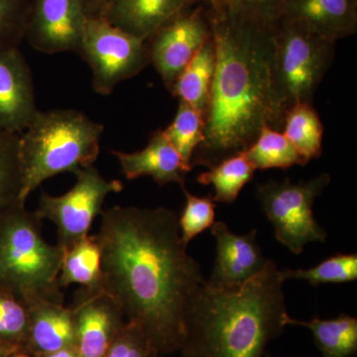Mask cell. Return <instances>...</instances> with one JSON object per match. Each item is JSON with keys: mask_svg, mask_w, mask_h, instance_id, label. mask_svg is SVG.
<instances>
[{"mask_svg": "<svg viewBox=\"0 0 357 357\" xmlns=\"http://www.w3.org/2000/svg\"><path fill=\"white\" fill-rule=\"evenodd\" d=\"M181 187L185 194V204L182 215L178 218V227L183 243L188 246L192 239L213 227L215 204L211 196L198 197L188 191L185 185Z\"/></svg>", "mask_w": 357, "mask_h": 357, "instance_id": "cell-29", "label": "cell"}, {"mask_svg": "<svg viewBox=\"0 0 357 357\" xmlns=\"http://www.w3.org/2000/svg\"><path fill=\"white\" fill-rule=\"evenodd\" d=\"M11 357H33L32 356H30V354H26V352L23 351H17L15 352V354H13Z\"/></svg>", "mask_w": 357, "mask_h": 357, "instance_id": "cell-36", "label": "cell"}, {"mask_svg": "<svg viewBox=\"0 0 357 357\" xmlns=\"http://www.w3.org/2000/svg\"><path fill=\"white\" fill-rule=\"evenodd\" d=\"M77 182L61 196L42 192L37 215L51 220L57 227V245L63 250L89 236L93 220L100 215L110 194L121 192L124 185L119 180H107L95 166L79 171Z\"/></svg>", "mask_w": 357, "mask_h": 357, "instance_id": "cell-9", "label": "cell"}, {"mask_svg": "<svg viewBox=\"0 0 357 357\" xmlns=\"http://www.w3.org/2000/svg\"><path fill=\"white\" fill-rule=\"evenodd\" d=\"M42 227L43 220L22 202L0 211V289L24 305L65 300L59 285L64 250L45 239Z\"/></svg>", "mask_w": 357, "mask_h": 357, "instance_id": "cell-5", "label": "cell"}, {"mask_svg": "<svg viewBox=\"0 0 357 357\" xmlns=\"http://www.w3.org/2000/svg\"><path fill=\"white\" fill-rule=\"evenodd\" d=\"M243 153L255 170L307 165L287 137L268 126H263L255 142Z\"/></svg>", "mask_w": 357, "mask_h": 357, "instance_id": "cell-24", "label": "cell"}, {"mask_svg": "<svg viewBox=\"0 0 357 357\" xmlns=\"http://www.w3.org/2000/svg\"><path fill=\"white\" fill-rule=\"evenodd\" d=\"M282 279L304 280L312 286L321 284H340L354 282L357 279L356 253H335L318 265L307 269L280 270Z\"/></svg>", "mask_w": 357, "mask_h": 357, "instance_id": "cell-27", "label": "cell"}, {"mask_svg": "<svg viewBox=\"0 0 357 357\" xmlns=\"http://www.w3.org/2000/svg\"><path fill=\"white\" fill-rule=\"evenodd\" d=\"M204 115L184 102H178L175 119L168 128L163 129L167 139L177 150L185 165L191 169L192 154L204 140Z\"/></svg>", "mask_w": 357, "mask_h": 357, "instance_id": "cell-25", "label": "cell"}, {"mask_svg": "<svg viewBox=\"0 0 357 357\" xmlns=\"http://www.w3.org/2000/svg\"><path fill=\"white\" fill-rule=\"evenodd\" d=\"M29 331L22 351L33 357L77 347L76 328L70 307L64 303L36 299L26 303Z\"/></svg>", "mask_w": 357, "mask_h": 357, "instance_id": "cell-17", "label": "cell"}, {"mask_svg": "<svg viewBox=\"0 0 357 357\" xmlns=\"http://www.w3.org/2000/svg\"><path fill=\"white\" fill-rule=\"evenodd\" d=\"M282 17L335 43L357 31V0H287Z\"/></svg>", "mask_w": 357, "mask_h": 357, "instance_id": "cell-16", "label": "cell"}, {"mask_svg": "<svg viewBox=\"0 0 357 357\" xmlns=\"http://www.w3.org/2000/svg\"><path fill=\"white\" fill-rule=\"evenodd\" d=\"M211 36L208 7L206 3H196L167 21L147 40L150 64L154 66L169 91Z\"/></svg>", "mask_w": 357, "mask_h": 357, "instance_id": "cell-10", "label": "cell"}, {"mask_svg": "<svg viewBox=\"0 0 357 357\" xmlns=\"http://www.w3.org/2000/svg\"><path fill=\"white\" fill-rule=\"evenodd\" d=\"M100 215L95 236L102 248L103 289L160 356L178 352L185 304L206 280L183 243L177 213L165 206H115Z\"/></svg>", "mask_w": 357, "mask_h": 357, "instance_id": "cell-1", "label": "cell"}, {"mask_svg": "<svg viewBox=\"0 0 357 357\" xmlns=\"http://www.w3.org/2000/svg\"><path fill=\"white\" fill-rule=\"evenodd\" d=\"M112 153L119 160L122 173L129 181L147 176L161 187L172 183L182 185L185 176L192 171L167 139L163 129L152 133L147 146L139 151L126 153L112 150Z\"/></svg>", "mask_w": 357, "mask_h": 357, "instance_id": "cell-15", "label": "cell"}, {"mask_svg": "<svg viewBox=\"0 0 357 357\" xmlns=\"http://www.w3.org/2000/svg\"><path fill=\"white\" fill-rule=\"evenodd\" d=\"M22 189L20 134L0 130V211L22 202Z\"/></svg>", "mask_w": 357, "mask_h": 357, "instance_id": "cell-26", "label": "cell"}, {"mask_svg": "<svg viewBox=\"0 0 357 357\" xmlns=\"http://www.w3.org/2000/svg\"><path fill=\"white\" fill-rule=\"evenodd\" d=\"M330 183V174L324 173L307 181L294 183L287 178L256 188V197L273 225L275 237L294 255H301L307 244L326 243V230L314 218L312 208Z\"/></svg>", "mask_w": 357, "mask_h": 357, "instance_id": "cell-7", "label": "cell"}, {"mask_svg": "<svg viewBox=\"0 0 357 357\" xmlns=\"http://www.w3.org/2000/svg\"><path fill=\"white\" fill-rule=\"evenodd\" d=\"M287 326H300L312 333L314 344L323 357H352L357 354V319L342 314L335 318L310 321L287 319Z\"/></svg>", "mask_w": 357, "mask_h": 357, "instance_id": "cell-21", "label": "cell"}, {"mask_svg": "<svg viewBox=\"0 0 357 357\" xmlns=\"http://www.w3.org/2000/svg\"><path fill=\"white\" fill-rule=\"evenodd\" d=\"M59 285L103 289L102 253L96 236H88L64 250Z\"/></svg>", "mask_w": 357, "mask_h": 357, "instance_id": "cell-20", "label": "cell"}, {"mask_svg": "<svg viewBox=\"0 0 357 357\" xmlns=\"http://www.w3.org/2000/svg\"><path fill=\"white\" fill-rule=\"evenodd\" d=\"M192 4L196 3L192 0H115L102 18L147 41L167 21Z\"/></svg>", "mask_w": 357, "mask_h": 357, "instance_id": "cell-18", "label": "cell"}, {"mask_svg": "<svg viewBox=\"0 0 357 357\" xmlns=\"http://www.w3.org/2000/svg\"><path fill=\"white\" fill-rule=\"evenodd\" d=\"M37 357H81L77 347H66Z\"/></svg>", "mask_w": 357, "mask_h": 357, "instance_id": "cell-34", "label": "cell"}, {"mask_svg": "<svg viewBox=\"0 0 357 357\" xmlns=\"http://www.w3.org/2000/svg\"><path fill=\"white\" fill-rule=\"evenodd\" d=\"M105 126L76 109L41 112L20 134L23 170L21 201L62 173H73L93 165L100 151Z\"/></svg>", "mask_w": 357, "mask_h": 357, "instance_id": "cell-4", "label": "cell"}, {"mask_svg": "<svg viewBox=\"0 0 357 357\" xmlns=\"http://www.w3.org/2000/svg\"><path fill=\"white\" fill-rule=\"evenodd\" d=\"M114 1L115 0H84L86 15L88 17L102 18Z\"/></svg>", "mask_w": 357, "mask_h": 357, "instance_id": "cell-33", "label": "cell"}, {"mask_svg": "<svg viewBox=\"0 0 357 357\" xmlns=\"http://www.w3.org/2000/svg\"><path fill=\"white\" fill-rule=\"evenodd\" d=\"M215 67V48L213 36L206 40L182 70L170 93L198 109L206 119L211 81Z\"/></svg>", "mask_w": 357, "mask_h": 357, "instance_id": "cell-19", "label": "cell"}, {"mask_svg": "<svg viewBox=\"0 0 357 357\" xmlns=\"http://www.w3.org/2000/svg\"><path fill=\"white\" fill-rule=\"evenodd\" d=\"M160 354L144 333L126 321L105 357H158Z\"/></svg>", "mask_w": 357, "mask_h": 357, "instance_id": "cell-32", "label": "cell"}, {"mask_svg": "<svg viewBox=\"0 0 357 357\" xmlns=\"http://www.w3.org/2000/svg\"><path fill=\"white\" fill-rule=\"evenodd\" d=\"M86 15L84 0H32L25 39L45 54H79Z\"/></svg>", "mask_w": 357, "mask_h": 357, "instance_id": "cell-11", "label": "cell"}, {"mask_svg": "<svg viewBox=\"0 0 357 357\" xmlns=\"http://www.w3.org/2000/svg\"><path fill=\"white\" fill-rule=\"evenodd\" d=\"M158 357H164V356H159Z\"/></svg>", "mask_w": 357, "mask_h": 357, "instance_id": "cell-39", "label": "cell"}, {"mask_svg": "<svg viewBox=\"0 0 357 357\" xmlns=\"http://www.w3.org/2000/svg\"><path fill=\"white\" fill-rule=\"evenodd\" d=\"M280 269L273 260L234 288L204 282L185 304L181 357H264L289 317Z\"/></svg>", "mask_w": 357, "mask_h": 357, "instance_id": "cell-3", "label": "cell"}, {"mask_svg": "<svg viewBox=\"0 0 357 357\" xmlns=\"http://www.w3.org/2000/svg\"><path fill=\"white\" fill-rule=\"evenodd\" d=\"M39 110L31 69L20 48L0 51V130L24 132Z\"/></svg>", "mask_w": 357, "mask_h": 357, "instance_id": "cell-14", "label": "cell"}, {"mask_svg": "<svg viewBox=\"0 0 357 357\" xmlns=\"http://www.w3.org/2000/svg\"><path fill=\"white\" fill-rule=\"evenodd\" d=\"M32 0H0V51L20 48L25 39Z\"/></svg>", "mask_w": 357, "mask_h": 357, "instance_id": "cell-30", "label": "cell"}, {"mask_svg": "<svg viewBox=\"0 0 357 357\" xmlns=\"http://www.w3.org/2000/svg\"><path fill=\"white\" fill-rule=\"evenodd\" d=\"M194 3H211V2L215 1V0H192Z\"/></svg>", "mask_w": 357, "mask_h": 357, "instance_id": "cell-37", "label": "cell"}, {"mask_svg": "<svg viewBox=\"0 0 357 357\" xmlns=\"http://www.w3.org/2000/svg\"><path fill=\"white\" fill-rule=\"evenodd\" d=\"M267 357H272L270 354H267Z\"/></svg>", "mask_w": 357, "mask_h": 357, "instance_id": "cell-38", "label": "cell"}, {"mask_svg": "<svg viewBox=\"0 0 357 357\" xmlns=\"http://www.w3.org/2000/svg\"><path fill=\"white\" fill-rule=\"evenodd\" d=\"M255 167L243 152L223 160L198 177L199 184L211 185L215 203L232 204L236 202L244 185L255 176Z\"/></svg>", "mask_w": 357, "mask_h": 357, "instance_id": "cell-23", "label": "cell"}, {"mask_svg": "<svg viewBox=\"0 0 357 357\" xmlns=\"http://www.w3.org/2000/svg\"><path fill=\"white\" fill-rule=\"evenodd\" d=\"M18 347L14 345L3 344L0 342V357H11L15 352L20 351Z\"/></svg>", "mask_w": 357, "mask_h": 357, "instance_id": "cell-35", "label": "cell"}, {"mask_svg": "<svg viewBox=\"0 0 357 357\" xmlns=\"http://www.w3.org/2000/svg\"><path fill=\"white\" fill-rule=\"evenodd\" d=\"M29 331L27 307L13 294L0 289V342L22 351Z\"/></svg>", "mask_w": 357, "mask_h": 357, "instance_id": "cell-28", "label": "cell"}, {"mask_svg": "<svg viewBox=\"0 0 357 357\" xmlns=\"http://www.w3.org/2000/svg\"><path fill=\"white\" fill-rule=\"evenodd\" d=\"M282 130L307 164L323 154L324 126L312 103L292 105L284 117Z\"/></svg>", "mask_w": 357, "mask_h": 357, "instance_id": "cell-22", "label": "cell"}, {"mask_svg": "<svg viewBox=\"0 0 357 357\" xmlns=\"http://www.w3.org/2000/svg\"><path fill=\"white\" fill-rule=\"evenodd\" d=\"M287 0H215L208 6L229 9L250 20L275 25L283 16Z\"/></svg>", "mask_w": 357, "mask_h": 357, "instance_id": "cell-31", "label": "cell"}, {"mask_svg": "<svg viewBox=\"0 0 357 357\" xmlns=\"http://www.w3.org/2000/svg\"><path fill=\"white\" fill-rule=\"evenodd\" d=\"M93 73V88L109 96L117 84L150 64L146 41L122 31L105 18H86L79 54Z\"/></svg>", "mask_w": 357, "mask_h": 357, "instance_id": "cell-8", "label": "cell"}, {"mask_svg": "<svg viewBox=\"0 0 357 357\" xmlns=\"http://www.w3.org/2000/svg\"><path fill=\"white\" fill-rule=\"evenodd\" d=\"M81 357H105L126 319L105 289L79 287L70 305Z\"/></svg>", "mask_w": 357, "mask_h": 357, "instance_id": "cell-12", "label": "cell"}, {"mask_svg": "<svg viewBox=\"0 0 357 357\" xmlns=\"http://www.w3.org/2000/svg\"><path fill=\"white\" fill-rule=\"evenodd\" d=\"M333 42L282 17L275 25L273 84L282 114L297 103H312L332 65Z\"/></svg>", "mask_w": 357, "mask_h": 357, "instance_id": "cell-6", "label": "cell"}, {"mask_svg": "<svg viewBox=\"0 0 357 357\" xmlns=\"http://www.w3.org/2000/svg\"><path fill=\"white\" fill-rule=\"evenodd\" d=\"M217 243V257L206 283L215 288H234L243 285L264 269L268 258L263 255L257 241V230L234 234L223 222L211 227Z\"/></svg>", "mask_w": 357, "mask_h": 357, "instance_id": "cell-13", "label": "cell"}, {"mask_svg": "<svg viewBox=\"0 0 357 357\" xmlns=\"http://www.w3.org/2000/svg\"><path fill=\"white\" fill-rule=\"evenodd\" d=\"M215 67L206 114L204 140L191 166L208 168L245 151L264 126L282 131L284 114L273 84L275 25L208 6Z\"/></svg>", "mask_w": 357, "mask_h": 357, "instance_id": "cell-2", "label": "cell"}]
</instances>
